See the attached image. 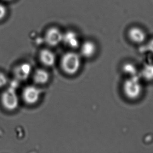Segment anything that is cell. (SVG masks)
Masks as SVG:
<instances>
[{
	"instance_id": "obj_13",
	"label": "cell",
	"mask_w": 153,
	"mask_h": 153,
	"mask_svg": "<svg viewBox=\"0 0 153 153\" xmlns=\"http://www.w3.org/2000/svg\"><path fill=\"white\" fill-rule=\"evenodd\" d=\"M124 72L130 75L131 76H134L138 75L137 68L134 65L131 63H126L124 65L123 68Z\"/></svg>"
},
{
	"instance_id": "obj_1",
	"label": "cell",
	"mask_w": 153,
	"mask_h": 153,
	"mask_svg": "<svg viewBox=\"0 0 153 153\" xmlns=\"http://www.w3.org/2000/svg\"><path fill=\"white\" fill-rule=\"evenodd\" d=\"M123 91L126 97L130 100H137L140 97L143 91L140 76H131L126 79L123 84Z\"/></svg>"
},
{
	"instance_id": "obj_5",
	"label": "cell",
	"mask_w": 153,
	"mask_h": 153,
	"mask_svg": "<svg viewBox=\"0 0 153 153\" xmlns=\"http://www.w3.org/2000/svg\"><path fill=\"white\" fill-rule=\"evenodd\" d=\"M63 33L56 27H51L45 34L46 42L51 46H56L62 42Z\"/></svg>"
},
{
	"instance_id": "obj_2",
	"label": "cell",
	"mask_w": 153,
	"mask_h": 153,
	"mask_svg": "<svg viewBox=\"0 0 153 153\" xmlns=\"http://www.w3.org/2000/svg\"><path fill=\"white\" fill-rule=\"evenodd\" d=\"M81 66V59L79 54L70 52L65 54L61 60V67L68 74H75Z\"/></svg>"
},
{
	"instance_id": "obj_16",
	"label": "cell",
	"mask_w": 153,
	"mask_h": 153,
	"mask_svg": "<svg viewBox=\"0 0 153 153\" xmlns=\"http://www.w3.org/2000/svg\"><path fill=\"white\" fill-rule=\"evenodd\" d=\"M146 50L148 51L149 52L153 54V38L149 40L146 46Z\"/></svg>"
},
{
	"instance_id": "obj_7",
	"label": "cell",
	"mask_w": 153,
	"mask_h": 153,
	"mask_svg": "<svg viewBox=\"0 0 153 153\" xmlns=\"http://www.w3.org/2000/svg\"><path fill=\"white\" fill-rule=\"evenodd\" d=\"M31 66L26 63L19 65L15 70L14 73L17 79L21 81L27 79L31 74Z\"/></svg>"
},
{
	"instance_id": "obj_15",
	"label": "cell",
	"mask_w": 153,
	"mask_h": 153,
	"mask_svg": "<svg viewBox=\"0 0 153 153\" xmlns=\"http://www.w3.org/2000/svg\"><path fill=\"white\" fill-rule=\"evenodd\" d=\"M7 10L6 7L3 4H0V20H2L6 16Z\"/></svg>"
},
{
	"instance_id": "obj_4",
	"label": "cell",
	"mask_w": 153,
	"mask_h": 153,
	"mask_svg": "<svg viewBox=\"0 0 153 153\" xmlns=\"http://www.w3.org/2000/svg\"><path fill=\"white\" fill-rule=\"evenodd\" d=\"M42 90L35 86L30 85L25 87L22 93L24 102L28 105H33L39 100Z\"/></svg>"
},
{
	"instance_id": "obj_6",
	"label": "cell",
	"mask_w": 153,
	"mask_h": 153,
	"mask_svg": "<svg viewBox=\"0 0 153 153\" xmlns=\"http://www.w3.org/2000/svg\"><path fill=\"white\" fill-rule=\"evenodd\" d=\"M128 35L131 41L137 44H142L147 37L145 31L139 27H131L128 30Z\"/></svg>"
},
{
	"instance_id": "obj_10",
	"label": "cell",
	"mask_w": 153,
	"mask_h": 153,
	"mask_svg": "<svg viewBox=\"0 0 153 153\" xmlns=\"http://www.w3.org/2000/svg\"><path fill=\"white\" fill-rule=\"evenodd\" d=\"M35 82L38 84H45L48 82L50 75L47 71L39 68L36 71L33 76Z\"/></svg>"
},
{
	"instance_id": "obj_9",
	"label": "cell",
	"mask_w": 153,
	"mask_h": 153,
	"mask_svg": "<svg viewBox=\"0 0 153 153\" xmlns=\"http://www.w3.org/2000/svg\"><path fill=\"white\" fill-rule=\"evenodd\" d=\"M40 60L45 66H52L56 62V56L51 51L48 49L42 50L39 55Z\"/></svg>"
},
{
	"instance_id": "obj_3",
	"label": "cell",
	"mask_w": 153,
	"mask_h": 153,
	"mask_svg": "<svg viewBox=\"0 0 153 153\" xmlns=\"http://www.w3.org/2000/svg\"><path fill=\"white\" fill-rule=\"evenodd\" d=\"M2 105L8 111L16 109L19 105V99L14 88H9L2 93L1 96Z\"/></svg>"
},
{
	"instance_id": "obj_8",
	"label": "cell",
	"mask_w": 153,
	"mask_h": 153,
	"mask_svg": "<svg viewBox=\"0 0 153 153\" xmlns=\"http://www.w3.org/2000/svg\"><path fill=\"white\" fill-rule=\"evenodd\" d=\"M62 42L66 46L72 48H77L79 45V37L76 33L70 30L63 33Z\"/></svg>"
},
{
	"instance_id": "obj_11",
	"label": "cell",
	"mask_w": 153,
	"mask_h": 153,
	"mask_svg": "<svg viewBox=\"0 0 153 153\" xmlns=\"http://www.w3.org/2000/svg\"><path fill=\"white\" fill-rule=\"evenodd\" d=\"M96 51V46L93 42L87 41L81 47V52L82 56L86 58H91L94 56Z\"/></svg>"
},
{
	"instance_id": "obj_12",
	"label": "cell",
	"mask_w": 153,
	"mask_h": 153,
	"mask_svg": "<svg viewBox=\"0 0 153 153\" xmlns=\"http://www.w3.org/2000/svg\"><path fill=\"white\" fill-rule=\"evenodd\" d=\"M140 76L148 82L153 81V62H149L143 65Z\"/></svg>"
},
{
	"instance_id": "obj_14",
	"label": "cell",
	"mask_w": 153,
	"mask_h": 153,
	"mask_svg": "<svg viewBox=\"0 0 153 153\" xmlns=\"http://www.w3.org/2000/svg\"><path fill=\"white\" fill-rule=\"evenodd\" d=\"M7 83V78L4 73L0 72V88L4 86Z\"/></svg>"
},
{
	"instance_id": "obj_17",
	"label": "cell",
	"mask_w": 153,
	"mask_h": 153,
	"mask_svg": "<svg viewBox=\"0 0 153 153\" xmlns=\"http://www.w3.org/2000/svg\"><path fill=\"white\" fill-rule=\"evenodd\" d=\"M6 1H12V0H6Z\"/></svg>"
}]
</instances>
